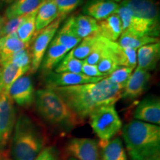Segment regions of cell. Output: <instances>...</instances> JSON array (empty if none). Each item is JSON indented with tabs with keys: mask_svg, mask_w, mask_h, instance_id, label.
Listing matches in <instances>:
<instances>
[{
	"mask_svg": "<svg viewBox=\"0 0 160 160\" xmlns=\"http://www.w3.org/2000/svg\"><path fill=\"white\" fill-rule=\"evenodd\" d=\"M133 117L136 120L159 125L160 101L159 98L150 97L142 100L136 108Z\"/></svg>",
	"mask_w": 160,
	"mask_h": 160,
	"instance_id": "obj_14",
	"label": "cell"
},
{
	"mask_svg": "<svg viewBox=\"0 0 160 160\" xmlns=\"http://www.w3.org/2000/svg\"><path fill=\"white\" fill-rule=\"evenodd\" d=\"M133 71V69L130 68L119 66L117 69L112 72L111 74H109L106 77L109 80H111V82L124 88L126 83L128 81L129 78L131 77Z\"/></svg>",
	"mask_w": 160,
	"mask_h": 160,
	"instance_id": "obj_33",
	"label": "cell"
},
{
	"mask_svg": "<svg viewBox=\"0 0 160 160\" xmlns=\"http://www.w3.org/2000/svg\"><path fill=\"white\" fill-rule=\"evenodd\" d=\"M82 73L91 77H106L105 75L100 73L98 70L97 65H90V64L85 62L84 61L82 66Z\"/></svg>",
	"mask_w": 160,
	"mask_h": 160,
	"instance_id": "obj_36",
	"label": "cell"
},
{
	"mask_svg": "<svg viewBox=\"0 0 160 160\" xmlns=\"http://www.w3.org/2000/svg\"><path fill=\"white\" fill-rule=\"evenodd\" d=\"M16 0H0V5H11L15 2Z\"/></svg>",
	"mask_w": 160,
	"mask_h": 160,
	"instance_id": "obj_39",
	"label": "cell"
},
{
	"mask_svg": "<svg viewBox=\"0 0 160 160\" xmlns=\"http://www.w3.org/2000/svg\"><path fill=\"white\" fill-rule=\"evenodd\" d=\"M2 93V77H1V69H0V93Z\"/></svg>",
	"mask_w": 160,
	"mask_h": 160,
	"instance_id": "obj_40",
	"label": "cell"
},
{
	"mask_svg": "<svg viewBox=\"0 0 160 160\" xmlns=\"http://www.w3.org/2000/svg\"><path fill=\"white\" fill-rule=\"evenodd\" d=\"M27 47H29V45L24 44L20 40L17 33L3 36L0 38V63L7 59L13 53Z\"/></svg>",
	"mask_w": 160,
	"mask_h": 160,
	"instance_id": "obj_24",
	"label": "cell"
},
{
	"mask_svg": "<svg viewBox=\"0 0 160 160\" xmlns=\"http://www.w3.org/2000/svg\"><path fill=\"white\" fill-rule=\"evenodd\" d=\"M57 18L58 10L55 0H42L36 16V33L48 26Z\"/></svg>",
	"mask_w": 160,
	"mask_h": 160,
	"instance_id": "obj_20",
	"label": "cell"
},
{
	"mask_svg": "<svg viewBox=\"0 0 160 160\" xmlns=\"http://www.w3.org/2000/svg\"><path fill=\"white\" fill-rule=\"evenodd\" d=\"M42 0H16L6 9L5 17L7 19L28 15L38 9Z\"/></svg>",
	"mask_w": 160,
	"mask_h": 160,
	"instance_id": "obj_25",
	"label": "cell"
},
{
	"mask_svg": "<svg viewBox=\"0 0 160 160\" xmlns=\"http://www.w3.org/2000/svg\"><path fill=\"white\" fill-rule=\"evenodd\" d=\"M119 4L112 0H88L84 5L82 12L97 21L102 20L117 12Z\"/></svg>",
	"mask_w": 160,
	"mask_h": 160,
	"instance_id": "obj_15",
	"label": "cell"
},
{
	"mask_svg": "<svg viewBox=\"0 0 160 160\" xmlns=\"http://www.w3.org/2000/svg\"><path fill=\"white\" fill-rule=\"evenodd\" d=\"M70 156L77 160H101L99 142L89 138H73L66 146Z\"/></svg>",
	"mask_w": 160,
	"mask_h": 160,
	"instance_id": "obj_9",
	"label": "cell"
},
{
	"mask_svg": "<svg viewBox=\"0 0 160 160\" xmlns=\"http://www.w3.org/2000/svg\"><path fill=\"white\" fill-rule=\"evenodd\" d=\"M117 13L121 19L122 31L128 30L142 35L152 37H159L160 28H156L151 24L148 23L147 22L137 17L125 6L119 5Z\"/></svg>",
	"mask_w": 160,
	"mask_h": 160,
	"instance_id": "obj_10",
	"label": "cell"
},
{
	"mask_svg": "<svg viewBox=\"0 0 160 160\" xmlns=\"http://www.w3.org/2000/svg\"><path fill=\"white\" fill-rule=\"evenodd\" d=\"M71 160H77V159H73V158H71Z\"/></svg>",
	"mask_w": 160,
	"mask_h": 160,
	"instance_id": "obj_43",
	"label": "cell"
},
{
	"mask_svg": "<svg viewBox=\"0 0 160 160\" xmlns=\"http://www.w3.org/2000/svg\"><path fill=\"white\" fill-rule=\"evenodd\" d=\"M71 28L75 35L81 39L99 33L98 22L89 16L80 14L71 17Z\"/></svg>",
	"mask_w": 160,
	"mask_h": 160,
	"instance_id": "obj_18",
	"label": "cell"
},
{
	"mask_svg": "<svg viewBox=\"0 0 160 160\" xmlns=\"http://www.w3.org/2000/svg\"><path fill=\"white\" fill-rule=\"evenodd\" d=\"M83 60L78 59L72 55L70 51L55 68V73H82Z\"/></svg>",
	"mask_w": 160,
	"mask_h": 160,
	"instance_id": "obj_31",
	"label": "cell"
},
{
	"mask_svg": "<svg viewBox=\"0 0 160 160\" xmlns=\"http://www.w3.org/2000/svg\"><path fill=\"white\" fill-rule=\"evenodd\" d=\"M102 38V37L99 33H95L84 38L79 43V45L71 50L72 55L80 60L86 59L98 47V45L101 42Z\"/></svg>",
	"mask_w": 160,
	"mask_h": 160,
	"instance_id": "obj_27",
	"label": "cell"
},
{
	"mask_svg": "<svg viewBox=\"0 0 160 160\" xmlns=\"http://www.w3.org/2000/svg\"><path fill=\"white\" fill-rule=\"evenodd\" d=\"M108 51L118 66L134 69L137 67V51L120 46L117 42L108 40Z\"/></svg>",
	"mask_w": 160,
	"mask_h": 160,
	"instance_id": "obj_16",
	"label": "cell"
},
{
	"mask_svg": "<svg viewBox=\"0 0 160 160\" xmlns=\"http://www.w3.org/2000/svg\"><path fill=\"white\" fill-rule=\"evenodd\" d=\"M16 124L13 102L5 92L0 93V149L8 144Z\"/></svg>",
	"mask_w": 160,
	"mask_h": 160,
	"instance_id": "obj_7",
	"label": "cell"
},
{
	"mask_svg": "<svg viewBox=\"0 0 160 160\" xmlns=\"http://www.w3.org/2000/svg\"><path fill=\"white\" fill-rule=\"evenodd\" d=\"M63 20L60 18H57L48 26L38 32L39 34L34 35L35 39L33 40V45L31 49V73H35L40 68L42 61L45 52L50 44L53 40V37L59 28L60 25Z\"/></svg>",
	"mask_w": 160,
	"mask_h": 160,
	"instance_id": "obj_6",
	"label": "cell"
},
{
	"mask_svg": "<svg viewBox=\"0 0 160 160\" xmlns=\"http://www.w3.org/2000/svg\"><path fill=\"white\" fill-rule=\"evenodd\" d=\"M84 0H55L58 10V18L62 20L83 3Z\"/></svg>",
	"mask_w": 160,
	"mask_h": 160,
	"instance_id": "obj_32",
	"label": "cell"
},
{
	"mask_svg": "<svg viewBox=\"0 0 160 160\" xmlns=\"http://www.w3.org/2000/svg\"><path fill=\"white\" fill-rule=\"evenodd\" d=\"M13 102L22 107H28L35 100V91L29 76L23 75L11 85L7 93Z\"/></svg>",
	"mask_w": 160,
	"mask_h": 160,
	"instance_id": "obj_11",
	"label": "cell"
},
{
	"mask_svg": "<svg viewBox=\"0 0 160 160\" xmlns=\"http://www.w3.org/2000/svg\"><path fill=\"white\" fill-rule=\"evenodd\" d=\"M45 139L28 117L22 115L14 126L11 155L14 160H33L44 148Z\"/></svg>",
	"mask_w": 160,
	"mask_h": 160,
	"instance_id": "obj_4",
	"label": "cell"
},
{
	"mask_svg": "<svg viewBox=\"0 0 160 160\" xmlns=\"http://www.w3.org/2000/svg\"><path fill=\"white\" fill-rule=\"evenodd\" d=\"M153 160H159V157H157V158H156V159H153Z\"/></svg>",
	"mask_w": 160,
	"mask_h": 160,
	"instance_id": "obj_42",
	"label": "cell"
},
{
	"mask_svg": "<svg viewBox=\"0 0 160 160\" xmlns=\"http://www.w3.org/2000/svg\"><path fill=\"white\" fill-rule=\"evenodd\" d=\"M82 39L75 35L71 28V18H68L58 31L53 37L52 42L62 45L68 48L70 51L79 45Z\"/></svg>",
	"mask_w": 160,
	"mask_h": 160,
	"instance_id": "obj_26",
	"label": "cell"
},
{
	"mask_svg": "<svg viewBox=\"0 0 160 160\" xmlns=\"http://www.w3.org/2000/svg\"><path fill=\"white\" fill-rule=\"evenodd\" d=\"M125 6L136 17L160 28L159 11L154 0H123Z\"/></svg>",
	"mask_w": 160,
	"mask_h": 160,
	"instance_id": "obj_8",
	"label": "cell"
},
{
	"mask_svg": "<svg viewBox=\"0 0 160 160\" xmlns=\"http://www.w3.org/2000/svg\"><path fill=\"white\" fill-rule=\"evenodd\" d=\"M51 89L55 91L83 121L96 109L105 105H115L121 99L123 90L107 77L97 82L51 88Z\"/></svg>",
	"mask_w": 160,
	"mask_h": 160,
	"instance_id": "obj_1",
	"label": "cell"
},
{
	"mask_svg": "<svg viewBox=\"0 0 160 160\" xmlns=\"http://www.w3.org/2000/svg\"><path fill=\"white\" fill-rule=\"evenodd\" d=\"M158 42H159V38L142 35L128 30H125L121 33L117 42L122 47L128 48L137 51L142 46Z\"/></svg>",
	"mask_w": 160,
	"mask_h": 160,
	"instance_id": "obj_23",
	"label": "cell"
},
{
	"mask_svg": "<svg viewBox=\"0 0 160 160\" xmlns=\"http://www.w3.org/2000/svg\"><path fill=\"white\" fill-rule=\"evenodd\" d=\"M28 15L21 16V17H15L10 19H6L2 28V37L3 36L10 34V33H16L18 28H19V26L25 21Z\"/></svg>",
	"mask_w": 160,
	"mask_h": 160,
	"instance_id": "obj_35",
	"label": "cell"
},
{
	"mask_svg": "<svg viewBox=\"0 0 160 160\" xmlns=\"http://www.w3.org/2000/svg\"><path fill=\"white\" fill-rule=\"evenodd\" d=\"M112 1H113L114 2L117 3V2H122L123 1V0H112Z\"/></svg>",
	"mask_w": 160,
	"mask_h": 160,
	"instance_id": "obj_41",
	"label": "cell"
},
{
	"mask_svg": "<svg viewBox=\"0 0 160 160\" xmlns=\"http://www.w3.org/2000/svg\"><path fill=\"white\" fill-rule=\"evenodd\" d=\"M37 10L27 16L25 21L19 26L17 34L22 42L26 45H29L36 33V16Z\"/></svg>",
	"mask_w": 160,
	"mask_h": 160,
	"instance_id": "obj_29",
	"label": "cell"
},
{
	"mask_svg": "<svg viewBox=\"0 0 160 160\" xmlns=\"http://www.w3.org/2000/svg\"><path fill=\"white\" fill-rule=\"evenodd\" d=\"M33 160H57V151L53 147L44 148Z\"/></svg>",
	"mask_w": 160,
	"mask_h": 160,
	"instance_id": "obj_37",
	"label": "cell"
},
{
	"mask_svg": "<svg viewBox=\"0 0 160 160\" xmlns=\"http://www.w3.org/2000/svg\"><path fill=\"white\" fill-rule=\"evenodd\" d=\"M69 51L70 50L65 46L51 42L40 65L42 72L46 75L51 73Z\"/></svg>",
	"mask_w": 160,
	"mask_h": 160,
	"instance_id": "obj_19",
	"label": "cell"
},
{
	"mask_svg": "<svg viewBox=\"0 0 160 160\" xmlns=\"http://www.w3.org/2000/svg\"><path fill=\"white\" fill-rule=\"evenodd\" d=\"M98 22L99 34L111 42H117L122 33L121 19L117 13Z\"/></svg>",
	"mask_w": 160,
	"mask_h": 160,
	"instance_id": "obj_22",
	"label": "cell"
},
{
	"mask_svg": "<svg viewBox=\"0 0 160 160\" xmlns=\"http://www.w3.org/2000/svg\"><path fill=\"white\" fill-rule=\"evenodd\" d=\"M105 77H91L83 73H48L45 78L46 88L68 87L87 83L97 82Z\"/></svg>",
	"mask_w": 160,
	"mask_h": 160,
	"instance_id": "obj_12",
	"label": "cell"
},
{
	"mask_svg": "<svg viewBox=\"0 0 160 160\" xmlns=\"http://www.w3.org/2000/svg\"><path fill=\"white\" fill-rule=\"evenodd\" d=\"M159 57V42L142 46L137 51V68L150 72L157 67Z\"/></svg>",
	"mask_w": 160,
	"mask_h": 160,
	"instance_id": "obj_17",
	"label": "cell"
},
{
	"mask_svg": "<svg viewBox=\"0 0 160 160\" xmlns=\"http://www.w3.org/2000/svg\"><path fill=\"white\" fill-rule=\"evenodd\" d=\"M6 20V18L5 17H1L0 16V38L2 37V28Z\"/></svg>",
	"mask_w": 160,
	"mask_h": 160,
	"instance_id": "obj_38",
	"label": "cell"
},
{
	"mask_svg": "<svg viewBox=\"0 0 160 160\" xmlns=\"http://www.w3.org/2000/svg\"><path fill=\"white\" fill-rule=\"evenodd\" d=\"M150 79L151 73L149 71L136 68L122 90L121 99L131 101L139 97L145 91Z\"/></svg>",
	"mask_w": 160,
	"mask_h": 160,
	"instance_id": "obj_13",
	"label": "cell"
},
{
	"mask_svg": "<svg viewBox=\"0 0 160 160\" xmlns=\"http://www.w3.org/2000/svg\"><path fill=\"white\" fill-rule=\"evenodd\" d=\"M97 65L100 73H102L105 77H108L109 74H111L112 72L117 68V67H119L114 62V60L113 59V58L111 57V56L110 55L108 51Z\"/></svg>",
	"mask_w": 160,
	"mask_h": 160,
	"instance_id": "obj_34",
	"label": "cell"
},
{
	"mask_svg": "<svg viewBox=\"0 0 160 160\" xmlns=\"http://www.w3.org/2000/svg\"><path fill=\"white\" fill-rule=\"evenodd\" d=\"M0 69H1L2 92L5 93H7L9 88L16 80L28 73L25 70L20 68L11 63H6L0 66Z\"/></svg>",
	"mask_w": 160,
	"mask_h": 160,
	"instance_id": "obj_28",
	"label": "cell"
},
{
	"mask_svg": "<svg viewBox=\"0 0 160 160\" xmlns=\"http://www.w3.org/2000/svg\"><path fill=\"white\" fill-rule=\"evenodd\" d=\"M91 127L102 141H108L121 131L122 123L114 105H105L89 115Z\"/></svg>",
	"mask_w": 160,
	"mask_h": 160,
	"instance_id": "obj_5",
	"label": "cell"
},
{
	"mask_svg": "<svg viewBox=\"0 0 160 160\" xmlns=\"http://www.w3.org/2000/svg\"><path fill=\"white\" fill-rule=\"evenodd\" d=\"M98 142L101 160H127L125 150L120 137H115L108 141L100 140Z\"/></svg>",
	"mask_w": 160,
	"mask_h": 160,
	"instance_id": "obj_21",
	"label": "cell"
},
{
	"mask_svg": "<svg viewBox=\"0 0 160 160\" xmlns=\"http://www.w3.org/2000/svg\"><path fill=\"white\" fill-rule=\"evenodd\" d=\"M31 49L29 48V47H27L13 53L7 59L0 63V66L5 65L6 63H11L20 68H22L26 71L30 72L31 68Z\"/></svg>",
	"mask_w": 160,
	"mask_h": 160,
	"instance_id": "obj_30",
	"label": "cell"
},
{
	"mask_svg": "<svg viewBox=\"0 0 160 160\" xmlns=\"http://www.w3.org/2000/svg\"><path fill=\"white\" fill-rule=\"evenodd\" d=\"M35 102L40 117L56 128L69 131L84 122L51 88H46L36 92Z\"/></svg>",
	"mask_w": 160,
	"mask_h": 160,
	"instance_id": "obj_3",
	"label": "cell"
},
{
	"mask_svg": "<svg viewBox=\"0 0 160 160\" xmlns=\"http://www.w3.org/2000/svg\"><path fill=\"white\" fill-rule=\"evenodd\" d=\"M122 137L132 160H153L159 157V125L133 120L123 127Z\"/></svg>",
	"mask_w": 160,
	"mask_h": 160,
	"instance_id": "obj_2",
	"label": "cell"
}]
</instances>
